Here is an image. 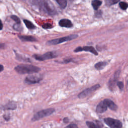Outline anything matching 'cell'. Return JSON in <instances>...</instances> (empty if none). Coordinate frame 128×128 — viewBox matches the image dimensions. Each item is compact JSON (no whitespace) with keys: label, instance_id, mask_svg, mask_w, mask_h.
<instances>
[{"label":"cell","instance_id":"1","mask_svg":"<svg viewBox=\"0 0 128 128\" xmlns=\"http://www.w3.org/2000/svg\"><path fill=\"white\" fill-rule=\"evenodd\" d=\"M40 70L38 66L28 64H20L14 68V70L20 74H32L38 72Z\"/></svg>","mask_w":128,"mask_h":128},{"label":"cell","instance_id":"2","mask_svg":"<svg viewBox=\"0 0 128 128\" xmlns=\"http://www.w3.org/2000/svg\"><path fill=\"white\" fill-rule=\"evenodd\" d=\"M40 8L46 13L50 15H53L56 14V10L52 4L48 0H40Z\"/></svg>","mask_w":128,"mask_h":128},{"label":"cell","instance_id":"3","mask_svg":"<svg viewBox=\"0 0 128 128\" xmlns=\"http://www.w3.org/2000/svg\"><path fill=\"white\" fill-rule=\"evenodd\" d=\"M54 112V109L53 108H50L40 110L34 114L32 118V122L38 120L44 117H46L52 114Z\"/></svg>","mask_w":128,"mask_h":128},{"label":"cell","instance_id":"4","mask_svg":"<svg viewBox=\"0 0 128 128\" xmlns=\"http://www.w3.org/2000/svg\"><path fill=\"white\" fill-rule=\"evenodd\" d=\"M77 34H71L68 36L52 40H49L47 42V44L48 45H54V44H58L60 43H62L63 42H65L66 41L70 40L73 39H74L78 37Z\"/></svg>","mask_w":128,"mask_h":128},{"label":"cell","instance_id":"5","mask_svg":"<svg viewBox=\"0 0 128 128\" xmlns=\"http://www.w3.org/2000/svg\"><path fill=\"white\" fill-rule=\"evenodd\" d=\"M104 123L109 126L110 128H122V122L116 119H114L110 118H106L104 120Z\"/></svg>","mask_w":128,"mask_h":128},{"label":"cell","instance_id":"6","mask_svg":"<svg viewBox=\"0 0 128 128\" xmlns=\"http://www.w3.org/2000/svg\"><path fill=\"white\" fill-rule=\"evenodd\" d=\"M100 87V85L99 84H95L94 86L90 88H88L84 90L83 91H82L81 92H80L78 94V97L80 98H85L88 96L89 94H90L92 93L93 92L96 91V90L99 88Z\"/></svg>","mask_w":128,"mask_h":128},{"label":"cell","instance_id":"7","mask_svg":"<svg viewBox=\"0 0 128 128\" xmlns=\"http://www.w3.org/2000/svg\"><path fill=\"white\" fill-rule=\"evenodd\" d=\"M42 79V78L40 75L30 74L26 78L24 82L28 84H34L39 82Z\"/></svg>","mask_w":128,"mask_h":128},{"label":"cell","instance_id":"8","mask_svg":"<svg viewBox=\"0 0 128 128\" xmlns=\"http://www.w3.org/2000/svg\"><path fill=\"white\" fill-rule=\"evenodd\" d=\"M56 56V54H54V52H47L43 54H34L33 55V57L38 60L42 61L46 60L48 59H51L52 58H54Z\"/></svg>","mask_w":128,"mask_h":128},{"label":"cell","instance_id":"9","mask_svg":"<svg viewBox=\"0 0 128 128\" xmlns=\"http://www.w3.org/2000/svg\"><path fill=\"white\" fill-rule=\"evenodd\" d=\"M82 51H86V52H88L91 53H92L94 55H98V53L96 52V50H95V48L92 46H85L84 47H78L76 48L74 50V52H80Z\"/></svg>","mask_w":128,"mask_h":128},{"label":"cell","instance_id":"10","mask_svg":"<svg viewBox=\"0 0 128 128\" xmlns=\"http://www.w3.org/2000/svg\"><path fill=\"white\" fill-rule=\"evenodd\" d=\"M107 108H108V106L105 102L104 101V100H103L97 105L96 109V111L98 113L101 114L105 112L107 110Z\"/></svg>","mask_w":128,"mask_h":128},{"label":"cell","instance_id":"11","mask_svg":"<svg viewBox=\"0 0 128 128\" xmlns=\"http://www.w3.org/2000/svg\"><path fill=\"white\" fill-rule=\"evenodd\" d=\"M120 70H118L117 72H116V73L114 74L113 78H112L109 82H108V86H109V88L110 90H113L114 87V86L115 84H116V82L117 79L118 78V76L120 74Z\"/></svg>","mask_w":128,"mask_h":128},{"label":"cell","instance_id":"12","mask_svg":"<svg viewBox=\"0 0 128 128\" xmlns=\"http://www.w3.org/2000/svg\"><path fill=\"white\" fill-rule=\"evenodd\" d=\"M104 101L105 102L108 108L114 111H116L117 110V105L115 104L112 100L110 99H104Z\"/></svg>","mask_w":128,"mask_h":128},{"label":"cell","instance_id":"13","mask_svg":"<svg viewBox=\"0 0 128 128\" xmlns=\"http://www.w3.org/2000/svg\"><path fill=\"white\" fill-rule=\"evenodd\" d=\"M59 25L62 27L71 28L72 26V24L70 20L68 19H62L58 22Z\"/></svg>","mask_w":128,"mask_h":128},{"label":"cell","instance_id":"14","mask_svg":"<svg viewBox=\"0 0 128 128\" xmlns=\"http://www.w3.org/2000/svg\"><path fill=\"white\" fill-rule=\"evenodd\" d=\"M86 124L88 128H102V125L100 122H97L96 124H95L93 122L86 121Z\"/></svg>","mask_w":128,"mask_h":128},{"label":"cell","instance_id":"15","mask_svg":"<svg viewBox=\"0 0 128 128\" xmlns=\"http://www.w3.org/2000/svg\"><path fill=\"white\" fill-rule=\"evenodd\" d=\"M16 108V105L14 102H10L2 106L1 108L3 110H15Z\"/></svg>","mask_w":128,"mask_h":128},{"label":"cell","instance_id":"16","mask_svg":"<svg viewBox=\"0 0 128 128\" xmlns=\"http://www.w3.org/2000/svg\"><path fill=\"white\" fill-rule=\"evenodd\" d=\"M18 38L24 42H36V39L32 36H19Z\"/></svg>","mask_w":128,"mask_h":128},{"label":"cell","instance_id":"17","mask_svg":"<svg viewBox=\"0 0 128 128\" xmlns=\"http://www.w3.org/2000/svg\"><path fill=\"white\" fill-rule=\"evenodd\" d=\"M107 64L108 63L106 62H100L94 64V68L98 70H101L103 69Z\"/></svg>","mask_w":128,"mask_h":128},{"label":"cell","instance_id":"18","mask_svg":"<svg viewBox=\"0 0 128 128\" xmlns=\"http://www.w3.org/2000/svg\"><path fill=\"white\" fill-rule=\"evenodd\" d=\"M102 1L100 0H93L92 2V5L95 10H97L99 6L102 4Z\"/></svg>","mask_w":128,"mask_h":128},{"label":"cell","instance_id":"19","mask_svg":"<svg viewBox=\"0 0 128 128\" xmlns=\"http://www.w3.org/2000/svg\"><path fill=\"white\" fill-rule=\"evenodd\" d=\"M24 22L26 26L28 28V29H34L36 27L30 21L26 20H24Z\"/></svg>","mask_w":128,"mask_h":128},{"label":"cell","instance_id":"20","mask_svg":"<svg viewBox=\"0 0 128 128\" xmlns=\"http://www.w3.org/2000/svg\"><path fill=\"white\" fill-rule=\"evenodd\" d=\"M55 0L62 8H64L67 5L66 0Z\"/></svg>","mask_w":128,"mask_h":128},{"label":"cell","instance_id":"21","mask_svg":"<svg viewBox=\"0 0 128 128\" xmlns=\"http://www.w3.org/2000/svg\"><path fill=\"white\" fill-rule=\"evenodd\" d=\"M119 6H120V8L124 10H126L128 8V4L127 3L125 2H120V4H119Z\"/></svg>","mask_w":128,"mask_h":128},{"label":"cell","instance_id":"22","mask_svg":"<svg viewBox=\"0 0 128 128\" xmlns=\"http://www.w3.org/2000/svg\"><path fill=\"white\" fill-rule=\"evenodd\" d=\"M11 18L16 23V24H20V18L15 15H12L11 16Z\"/></svg>","mask_w":128,"mask_h":128},{"label":"cell","instance_id":"23","mask_svg":"<svg viewBox=\"0 0 128 128\" xmlns=\"http://www.w3.org/2000/svg\"><path fill=\"white\" fill-rule=\"evenodd\" d=\"M117 86L120 90H122L124 88V83L122 82H118Z\"/></svg>","mask_w":128,"mask_h":128},{"label":"cell","instance_id":"24","mask_svg":"<svg viewBox=\"0 0 128 128\" xmlns=\"http://www.w3.org/2000/svg\"><path fill=\"white\" fill-rule=\"evenodd\" d=\"M44 28H52V25L50 24H46L42 26Z\"/></svg>","mask_w":128,"mask_h":128},{"label":"cell","instance_id":"25","mask_svg":"<svg viewBox=\"0 0 128 128\" xmlns=\"http://www.w3.org/2000/svg\"><path fill=\"white\" fill-rule=\"evenodd\" d=\"M64 128H78L76 124H70L68 125V126H66Z\"/></svg>","mask_w":128,"mask_h":128},{"label":"cell","instance_id":"26","mask_svg":"<svg viewBox=\"0 0 128 128\" xmlns=\"http://www.w3.org/2000/svg\"><path fill=\"white\" fill-rule=\"evenodd\" d=\"M20 24H16L14 26V28L15 30H22V28L20 26Z\"/></svg>","mask_w":128,"mask_h":128},{"label":"cell","instance_id":"27","mask_svg":"<svg viewBox=\"0 0 128 128\" xmlns=\"http://www.w3.org/2000/svg\"><path fill=\"white\" fill-rule=\"evenodd\" d=\"M4 120H10V116H7V115H4Z\"/></svg>","mask_w":128,"mask_h":128},{"label":"cell","instance_id":"28","mask_svg":"<svg viewBox=\"0 0 128 128\" xmlns=\"http://www.w3.org/2000/svg\"><path fill=\"white\" fill-rule=\"evenodd\" d=\"M63 121L65 123H68V121H69V120H68V118H64V120H63Z\"/></svg>","mask_w":128,"mask_h":128},{"label":"cell","instance_id":"29","mask_svg":"<svg viewBox=\"0 0 128 128\" xmlns=\"http://www.w3.org/2000/svg\"><path fill=\"white\" fill-rule=\"evenodd\" d=\"M72 61L71 59H67V60H64V63H68V62H70Z\"/></svg>","mask_w":128,"mask_h":128},{"label":"cell","instance_id":"30","mask_svg":"<svg viewBox=\"0 0 128 128\" xmlns=\"http://www.w3.org/2000/svg\"><path fill=\"white\" fill-rule=\"evenodd\" d=\"M4 44L0 43V49L3 48H4Z\"/></svg>","mask_w":128,"mask_h":128},{"label":"cell","instance_id":"31","mask_svg":"<svg viewBox=\"0 0 128 128\" xmlns=\"http://www.w3.org/2000/svg\"><path fill=\"white\" fill-rule=\"evenodd\" d=\"M4 66L2 64H0V72H2L4 70Z\"/></svg>","mask_w":128,"mask_h":128},{"label":"cell","instance_id":"32","mask_svg":"<svg viewBox=\"0 0 128 128\" xmlns=\"http://www.w3.org/2000/svg\"><path fill=\"white\" fill-rule=\"evenodd\" d=\"M2 28H3V24L1 22V20H0V30H2Z\"/></svg>","mask_w":128,"mask_h":128},{"label":"cell","instance_id":"33","mask_svg":"<svg viewBox=\"0 0 128 128\" xmlns=\"http://www.w3.org/2000/svg\"></svg>","mask_w":128,"mask_h":128}]
</instances>
